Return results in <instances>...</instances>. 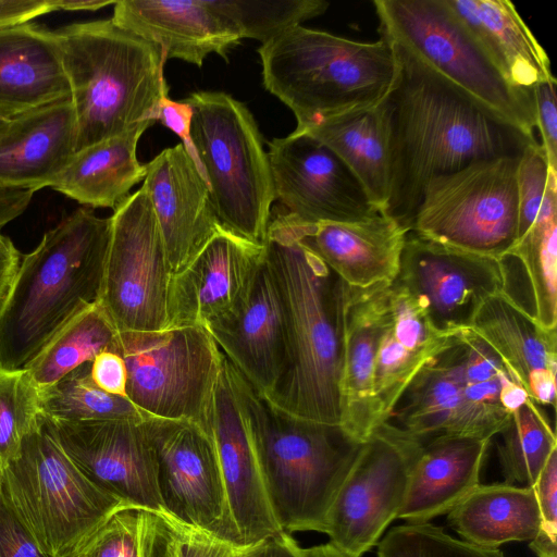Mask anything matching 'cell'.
<instances>
[{
	"mask_svg": "<svg viewBox=\"0 0 557 557\" xmlns=\"http://www.w3.org/2000/svg\"><path fill=\"white\" fill-rule=\"evenodd\" d=\"M111 222L98 304L117 332L165 330L173 271L143 187L113 210Z\"/></svg>",
	"mask_w": 557,
	"mask_h": 557,
	"instance_id": "12",
	"label": "cell"
},
{
	"mask_svg": "<svg viewBox=\"0 0 557 557\" xmlns=\"http://www.w3.org/2000/svg\"><path fill=\"white\" fill-rule=\"evenodd\" d=\"M557 82H544L532 88L535 104L536 128L541 135L548 164L557 172Z\"/></svg>",
	"mask_w": 557,
	"mask_h": 557,
	"instance_id": "47",
	"label": "cell"
},
{
	"mask_svg": "<svg viewBox=\"0 0 557 557\" xmlns=\"http://www.w3.org/2000/svg\"><path fill=\"white\" fill-rule=\"evenodd\" d=\"M458 333L417 373L386 422L420 441L451 434L461 392L462 344Z\"/></svg>",
	"mask_w": 557,
	"mask_h": 557,
	"instance_id": "34",
	"label": "cell"
},
{
	"mask_svg": "<svg viewBox=\"0 0 557 557\" xmlns=\"http://www.w3.org/2000/svg\"><path fill=\"white\" fill-rule=\"evenodd\" d=\"M379 557H505L498 548H485L451 537L429 522L392 528L377 545Z\"/></svg>",
	"mask_w": 557,
	"mask_h": 557,
	"instance_id": "43",
	"label": "cell"
},
{
	"mask_svg": "<svg viewBox=\"0 0 557 557\" xmlns=\"http://www.w3.org/2000/svg\"><path fill=\"white\" fill-rule=\"evenodd\" d=\"M533 490L541 524L530 547L537 557H557V449L550 454Z\"/></svg>",
	"mask_w": 557,
	"mask_h": 557,
	"instance_id": "45",
	"label": "cell"
},
{
	"mask_svg": "<svg viewBox=\"0 0 557 557\" xmlns=\"http://www.w3.org/2000/svg\"><path fill=\"white\" fill-rule=\"evenodd\" d=\"M0 494L48 557H66L113 512L129 506L92 483L42 420L0 473Z\"/></svg>",
	"mask_w": 557,
	"mask_h": 557,
	"instance_id": "8",
	"label": "cell"
},
{
	"mask_svg": "<svg viewBox=\"0 0 557 557\" xmlns=\"http://www.w3.org/2000/svg\"><path fill=\"white\" fill-rule=\"evenodd\" d=\"M391 285L382 282L360 288L345 283L339 425L359 442H366L377 428L373 373L391 317Z\"/></svg>",
	"mask_w": 557,
	"mask_h": 557,
	"instance_id": "23",
	"label": "cell"
},
{
	"mask_svg": "<svg viewBox=\"0 0 557 557\" xmlns=\"http://www.w3.org/2000/svg\"><path fill=\"white\" fill-rule=\"evenodd\" d=\"M263 85L295 114L296 129L379 106L397 74L391 40L361 42L301 25L258 48Z\"/></svg>",
	"mask_w": 557,
	"mask_h": 557,
	"instance_id": "5",
	"label": "cell"
},
{
	"mask_svg": "<svg viewBox=\"0 0 557 557\" xmlns=\"http://www.w3.org/2000/svg\"><path fill=\"white\" fill-rule=\"evenodd\" d=\"M554 183L557 172L550 169L543 147L540 143L530 145L521 154L517 171L518 239L534 223Z\"/></svg>",
	"mask_w": 557,
	"mask_h": 557,
	"instance_id": "44",
	"label": "cell"
},
{
	"mask_svg": "<svg viewBox=\"0 0 557 557\" xmlns=\"http://www.w3.org/2000/svg\"><path fill=\"white\" fill-rule=\"evenodd\" d=\"M115 2L112 0H54V5L58 11H97Z\"/></svg>",
	"mask_w": 557,
	"mask_h": 557,
	"instance_id": "54",
	"label": "cell"
},
{
	"mask_svg": "<svg viewBox=\"0 0 557 557\" xmlns=\"http://www.w3.org/2000/svg\"><path fill=\"white\" fill-rule=\"evenodd\" d=\"M109 350L127 370V398L147 417L187 420L210 433L223 354L203 326L117 332Z\"/></svg>",
	"mask_w": 557,
	"mask_h": 557,
	"instance_id": "10",
	"label": "cell"
},
{
	"mask_svg": "<svg viewBox=\"0 0 557 557\" xmlns=\"http://www.w3.org/2000/svg\"><path fill=\"white\" fill-rule=\"evenodd\" d=\"M147 193L173 274L183 269L221 226L208 184L183 144L146 164Z\"/></svg>",
	"mask_w": 557,
	"mask_h": 557,
	"instance_id": "21",
	"label": "cell"
},
{
	"mask_svg": "<svg viewBox=\"0 0 557 557\" xmlns=\"http://www.w3.org/2000/svg\"><path fill=\"white\" fill-rule=\"evenodd\" d=\"M394 282L414 297L437 331L453 336L470 326L490 296L508 292L509 276L504 258L408 232Z\"/></svg>",
	"mask_w": 557,
	"mask_h": 557,
	"instance_id": "16",
	"label": "cell"
},
{
	"mask_svg": "<svg viewBox=\"0 0 557 557\" xmlns=\"http://www.w3.org/2000/svg\"><path fill=\"white\" fill-rule=\"evenodd\" d=\"M302 554L304 557H354L331 542L302 548Z\"/></svg>",
	"mask_w": 557,
	"mask_h": 557,
	"instance_id": "55",
	"label": "cell"
},
{
	"mask_svg": "<svg viewBox=\"0 0 557 557\" xmlns=\"http://www.w3.org/2000/svg\"><path fill=\"white\" fill-rule=\"evenodd\" d=\"M55 11L54 0H0V27L30 22Z\"/></svg>",
	"mask_w": 557,
	"mask_h": 557,
	"instance_id": "52",
	"label": "cell"
},
{
	"mask_svg": "<svg viewBox=\"0 0 557 557\" xmlns=\"http://www.w3.org/2000/svg\"><path fill=\"white\" fill-rule=\"evenodd\" d=\"M380 34L535 137L532 89L512 84L445 0H374Z\"/></svg>",
	"mask_w": 557,
	"mask_h": 557,
	"instance_id": "9",
	"label": "cell"
},
{
	"mask_svg": "<svg viewBox=\"0 0 557 557\" xmlns=\"http://www.w3.org/2000/svg\"><path fill=\"white\" fill-rule=\"evenodd\" d=\"M364 442L339 424L293 417L259 395L257 446L270 504L285 532H323Z\"/></svg>",
	"mask_w": 557,
	"mask_h": 557,
	"instance_id": "6",
	"label": "cell"
},
{
	"mask_svg": "<svg viewBox=\"0 0 557 557\" xmlns=\"http://www.w3.org/2000/svg\"><path fill=\"white\" fill-rule=\"evenodd\" d=\"M214 5L234 25L243 38L265 44L302 22L323 14V0H213Z\"/></svg>",
	"mask_w": 557,
	"mask_h": 557,
	"instance_id": "42",
	"label": "cell"
},
{
	"mask_svg": "<svg viewBox=\"0 0 557 557\" xmlns=\"http://www.w3.org/2000/svg\"><path fill=\"white\" fill-rule=\"evenodd\" d=\"M165 553H166V546H165ZM166 557H168V554H166Z\"/></svg>",
	"mask_w": 557,
	"mask_h": 557,
	"instance_id": "57",
	"label": "cell"
},
{
	"mask_svg": "<svg viewBox=\"0 0 557 557\" xmlns=\"http://www.w3.org/2000/svg\"><path fill=\"white\" fill-rule=\"evenodd\" d=\"M90 363L74 369L53 385L39 391L41 414L61 421L132 420L147 417L129 399L99 388L90 376Z\"/></svg>",
	"mask_w": 557,
	"mask_h": 557,
	"instance_id": "39",
	"label": "cell"
},
{
	"mask_svg": "<svg viewBox=\"0 0 557 557\" xmlns=\"http://www.w3.org/2000/svg\"><path fill=\"white\" fill-rule=\"evenodd\" d=\"M116 329L98 302L74 314L23 368L39 391L109 350Z\"/></svg>",
	"mask_w": 557,
	"mask_h": 557,
	"instance_id": "36",
	"label": "cell"
},
{
	"mask_svg": "<svg viewBox=\"0 0 557 557\" xmlns=\"http://www.w3.org/2000/svg\"><path fill=\"white\" fill-rule=\"evenodd\" d=\"M205 327L257 394L268 399L288 369L289 342L285 307L265 253L242 305Z\"/></svg>",
	"mask_w": 557,
	"mask_h": 557,
	"instance_id": "20",
	"label": "cell"
},
{
	"mask_svg": "<svg viewBox=\"0 0 557 557\" xmlns=\"http://www.w3.org/2000/svg\"><path fill=\"white\" fill-rule=\"evenodd\" d=\"M497 435L504 483L533 487L550 454L557 449L556 434L547 418L528 398Z\"/></svg>",
	"mask_w": 557,
	"mask_h": 557,
	"instance_id": "38",
	"label": "cell"
},
{
	"mask_svg": "<svg viewBox=\"0 0 557 557\" xmlns=\"http://www.w3.org/2000/svg\"><path fill=\"white\" fill-rule=\"evenodd\" d=\"M144 424L154 450L164 513L242 546L210 433L187 420L149 417Z\"/></svg>",
	"mask_w": 557,
	"mask_h": 557,
	"instance_id": "15",
	"label": "cell"
},
{
	"mask_svg": "<svg viewBox=\"0 0 557 557\" xmlns=\"http://www.w3.org/2000/svg\"><path fill=\"white\" fill-rule=\"evenodd\" d=\"M64 454L97 486L126 505L164 513L154 450L144 421H61L41 414Z\"/></svg>",
	"mask_w": 557,
	"mask_h": 557,
	"instance_id": "18",
	"label": "cell"
},
{
	"mask_svg": "<svg viewBox=\"0 0 557 557\" xmlns=\"http://www.w3.org/2000/svg\"><path fill=\"white\" fill-rule=\"evenodd\" d=\"M152 124L141 122L77 151L50 187L81 205L114 210L146 177V164L138 162L136 150L140 136Z\"/></svg>",
	"mask_w": 557,
	"mask_h": 557,
	"instance_id": "32",
	"label": "cell"
},
{
	"mask_svg": "<svg viewBox=\"0 0 557 557\" xmlns=\"http://www.w3.org/2000/svg\"><path fill=\"white\" fill-rule=\"evenodd\" d=\"M448 522L465 541L497 548L533 541L541 517L533 487L496 483L476 485L448 512Z\"/></svg>",
	"mask_w": 557,
	"mask_h": 557,
	"instance_id": "33",
	"label": "cell"
},
{
	"mask_svg": "<svg viewBox=\"0 0 557 557\" xmlns=\"http://www.w3.org/2000/svg\"><path fill=\"white\" fill-rule=\"evenodd\" d=\"M258 398L223 355L212 398L210 435L242 546L283 531L272 510L259 459Z\"/></svg>",
	"mask_w": 557,
	"mask_h": 557,
	"instance_id": "14",
	"label": "cell"
},
{
	"mask_svg": "<svg viewBox=\"0 0 557 557\" xmlns=\"http://www.w3.org/2000/svg\"><path fill=\"white\" fill-rule=\"evenodd\" d=\"M168 557H238L240 545L186 525L163 513Z\"/></svg>",
	"mask_w": 557,
	"mask_h": 557,
	"instance_id": "46",
	"label": "cell"
},
{
	"mask_svg": "<svg viewBox=\"0 0 557 557\" xmlns=\"http://www.w3.org/2000/svg\"><path fill=\"white\" fill-rule=\"evenodd\" d=\"M111 216L79 208L22 257L0 310V364H27L78 311L98 302Z\"/></svg>",
	"mask_w": 557,
	"mask_h": 557,
	"instance_id": "3",
	"label": "cell"
},
{
	"mask_svg": "<svg viewBox=\"0 0 557 557\" xmlns=\"http://www.w3.org/2000/svg\"><path fill=\"white\" fill-rule=\"evenodd\" d=\"M0 557H48L0 494Z\"/></svg>",
	"mask_w": 557,
	"mask_h": 557,
	"instance_id": "48",
	"label": "cell"
},
{
	"mask_svg": "<svg viewBox=\"0 0 557 557\" xmlns=\"http://www.w3.org/2000/svg\"><path fill=\"white\" fill-rule=\"evenodd\" d=\"M391 41L397 74L380 103L389 162L384 214L409 231L431 180L478 160L521 157L539 141Z\"/></svg>",
	"mask_w": 557,
	"mask_h": 557,
	"instance_id": "1",
	"label": "cell"
},
{
	"mask_svg": "<svg viewBox=\"0 0 557 557\" xmlns=\"http://www.w3.org/2000/svg\"><path fill=\"white\" fill-rule=\"evenodd\" d=\"M22 257L13 242L0 232V310L13 285Z\"/></svg>",
	"mask_w": 557,
	"mask_h": 557,
	"instance_id": "53",
	"label": "cell"
},
{
	"mask_svg": "<svg viewBox=\"0 0 557 557\" xmlns=\"http://www.w3.org/2000/svg\"><path fill=\"white\" fill-rule=\"evenodd\" d=\"M519 160H478L431 180L409 232L442 245L504 258L518 239Z\"/></svg>",
	"mask_w": 557,
	"mask_h": 557,
	"instance_id": "11",
	"label": "cell"
},
{
	"mask_svg": "<svg viewBox=\"0 0 557 557\" xmlns=\"http://www.w3.org/2000/svg\"><path fill=\"white\" fill-rule=\"evenodd\" d=\"M8 123H9V120H5L2 116H0V134L4 131Z\"/></svg>",
	"mask_w": 557,
	"mask_h": 557,
	"instance_id": "56",
	"label": "cell"
},
{
	"mask_svg": "<svg viewBox=\"0 0 557 557\" xmlns=\"http://www.w3.org/2000/svg\"><path fill=\"white\" fill-rule=\"evenodd\" d=\"M458 334L462 344L461 392L450 435L491 441L529 396L482 337L470 327Z\"/></svg>",
	"mask_w": 557,
	"mask_h": 557,
	"instance_id": "29",
	"label": "cell"
},
{
	"mask_svg": "<svg viewBox=\"0 0 557 557\" xmlns=\"http://www.w3.org/2000/svg\"><path fill=\"white\" fill-rule=\"evenodd\" d=\"M391 317L377 349L373 403L377 426L386 422L417 373L446 349L454 336L437 331L414 297L393 282Z\"/></svg>",
	"mask_w": 557,
	"mask_h": 557,
	"instance_id": "27",
	"label": "cell"
},
{
	"mask_svg": "<svg viewBox=\"0 0 557 557\" xmlns=\"http://www.w3.org/2000/svg\"><path fill=\"white\" fill-rule=\"evenodd\" d=\"M500 72L532 89L555 82L549 58L508 0H445Z\"/></svg>",
	"mask_w": 557,
	"mask_h": 557,
	"instance_id": "31",
	"label": "cell"
},
{
	"mask_svg": "<svg viewBox=\"0 0 557 557\" xmlns=\"http://www.w3.org/2000/svg\"><path fill=\"white\" fill-rule=\"evenodd\" d=\"M76 139L71 98L10 120L0 134V186L50 187L76 153Z\"/></svg>",
	"mask_w": 557,
	"mask_h": 557,
	"instance_id": "26",
	"label": "cell"
},
{
	"mask_svg": "<svg viewBox=\"0 0 557 557\" xmlns=\"http://www.w3.org/2000/svg\"><path fill=\"white\" fill-rule=\"evenodd\" d=\"M327 146L352 172L375 208L384 214L389 194L385 122L380 104L319 121L295 129Z\"/></svg>",
	"mask_w": 557,
	"mask_h": 557,
	"instance_id": "35",
	"label": "cell"
},
{
	"mask_svg": "<svg viewBox=\"0 0 557 557\" xmlns=\"http://www.w3.org/2000/svg\"><path fill=\"white\" fill-rule=\"evenodd\" d=\"M190 138L221 226L263 245L276 199L268 152L248 108L223 91H197Z\"/></svg>",
	"mask_w": 557,
	"mask_h": 557,
	"instance_id": "7",
	"label": "cell"
},
{
	"mask_svg": "<svg viewBox=\"0 0 557 557\" xmlns=\"http://www.w3.org/2000/svg\"><path fill=\"white\" fill-rule=\"evenodd\" d=\"M111 20L121 28L156 45L165 59L197 66L216 53L227 60L242 37L213 0H120Z\"/></svg>",
	"mask_w": 557,
	"mask_h": 557,
	"instance_id": "24",
	"label": "cell"
},
{
	"mask_svg": "<svg viewBox=\"0 0 557 557\" xmlns=\"http://www.w3.org/2000/svg\"><path fill=\"white\" fill-rule=\"evenodd\" d=\"M469 327L497 352L531 400L555 407L556 329L542 326L508 292L490 296Z\"/></svg>",
	"mask_w": 557,
	"mask_h": 557,
	"instance_id": "25",
	"label": "cell"
},
{
	"mask_svg": "<svg viewBox=\"0 0 557 557\" xmlns=\"http://www.w3.org/2000/svg\"><path fill=\"white\" fill-rule=\"evenodd\" d=\"M191 115L193 111L188 103L184 100H171L169 96L165 95L160 100L156 120L160 121L182 139L183 146L200 172L197 153L190 138Z\"/></svg>",
	"mask_w": 557,
	"mask_h": 557,
	"instance_id": "50",
	"label": "cell"
},
{
	"mask_svg": "<svg viewBox=\"0 0 557 557\" xmlns=\"http://www.w3.org/2000/svg\"><path fill=\"white\" fill-rule=\"evenodd\" d=\"M269 145L275 197L304 223H357L381 212L345 163L313 136L294 131Z\"/></svg>",
	"mask_w": 557,
	"mask_h": 557,
	"instance_id": "17",
	"label": "cell"
},
{
	"mask_svg": "<svg viewBox=\"0 0 557 557\" xmlns=\"http://www.w3.org/2000/svg\"><path fill=\"white\" fill-rule=\"evenodd\" d=\"M52 36L75 111L76 152L157 121L160 100L169 95L160 48L111 18L72 23Z\"/></svg>",
	"mask_w": 557,
	"mask_h": 557,
	"instance_id": "4",
	"label": "cell"
},
{
	"mask_svg": "<svg viewBox=\"0 0 557 557\" xmlns=\"http://www.w3.org/2000/svg\"><path fill=\"white\" fill-rule=\"evenodd\" d=\"M263 245L285 307L289 342L288 369L265 400L296 418L339 424L345 282L276 216L270 219Z\"/></svg>",
	"mask_w": 557,
	"mask_h": 557,
	"instance_id": "2",
	"label": "cell"
},
{
	"mask_svg": "<svg viewBox=\"0 0 557 557\" xmlns=\"http://www.w3.org/2000/svg\"><path fill=\"white\" fill-rule=\"evenodd\" d=\"M506 256L518 260L527 274L535 320L545 329H556L557 183L550 185L534 223Z\"/></svg>",
	"mask_w": 557,
	"mask_h": 557,
	"instance_id": "37",
	"label": "cell"
},
{
	"mask_svg": "<svg viewBox=\"0 0 557 557\" xmlns=\"http://www.w3.org/2000/svg\"><path fill=\"white\" fill-rule=\"evenodd\" d=\"M422 441L389 422L363 443L325 519L330 542L361 557L398 517L408 495Z\"/></svg>",
	"mask_w": 557,
	"mask_h": 557,
	"instance_id": "13",
	"label": "cell"
},
{
	"mask_svg": "<svg viewBox=\"0 0 557 557\" xmlns=\"http://www.w3.org/2000/svg\"><path fill=\"white\" fill-rule=\"evenodd\" d=\"M490 442L456 435L422 441L408 495L397 518L428 522L449 512L480 484Z\"/></svg>",
	"mask_w": 557,
	"mask_h": 557,
	"instance_id": "30",
	"label": "cell"
},
{
	"mask_svg": "<svg viewBox=\"0 0 557 557\" xmlns=\"http://www.w3.org/2000/svg\"><path fill=\"white\" fill-rule=\"evenodd\" d=\"M264 258V245L220 227L202 249L171 277L168 326H206L248 296Z\"/></svg>",
	"mask_w": 557,
	"mask_h": 557,
	"instance_id": "19",
	"label": "cell"
},
{
	"mask_svg": "<svg viewBox=\"0 0 557 557\" xmlns=\"http://www.w3.org/2000/svg\"><path fill=\"white\" fill-rule=\"evenodd\" d=\"M41 424L39 389L25 368L0 364V473Z\"/></svg>",
	"mask_w": 557,
	"mask_h": 557,
	"instance_id": "41",
	"label": "cell"
},
{
	"mask_svg": "<svg viewBox=\"0 0 557 557\" xmlns=\"http://www.w3.org/2000/svg\"><path fill=\"white\" fill-rule=\"evenodd\" d=\"M90 376L102 391L127 398V370L119 354L107 349L97 355L90 363Z\"/></svg>",
	"mask_w": 557,
	"mask_h": 557,
	"instance_id": "49",
	"label": "cell"
},
{
	"mask_svg": "<svg viewBox=\"0 0 557 557\" xmlns=\"http://www.w3.org/2000/svg\"><path fill=\"white\" fill-rule=\"evenodd\" d=\"M163 548L162 513L125 506L66 557H163Z\"/></svg>",
	"mask_w": 557,
	"mask_h": 557,
	"instance_id": "40",
	"label": "cell"
},
{
	"mask_svg": "<svg viewBox=\"0 0 557 557\" xmlns=\"http://www.w3.org/2000/svg\"><path fill=\"white\" fill-rule=\"evenodd\" d=\"M238 557H304L302 547L288 532L280 531L257 543L244 545Z\"/></svg>",
	"mask_w": 557,
	"mask_h": 557,
	"instance_id": "51",
	"label": "cell"
},
{
	"mask_svg": "<svg viewBox=\"0 0 557 557\" xmlns=\"http://www.w3.org/2000/svg\"><path fill=\"white\" fill-rule=\"evenodd\" d=\"M70 96L52 30L30 22L0 27V116L10 121Z\"/></svg>",
	"mask_w": 557,
	"mask_h": 557,
	"instance_id": "28",
	"label": "cell"
},
{
	"mask_svg": "<svg viewBox=\"0 0 557 557\" xmlns=\"http://www.w3.org/2000/svg\"><path fill=\"white\" fill-rule=\"evenodd\" d=\"M290 234L349 286L393 283L408 230L385 214L357 223H304L275 215Z\"/></svg>",
	"mask_w": 557,
	"mask_h": 557,
	"instance_id": "22",
	"label": "cell"
}]
</instances>
